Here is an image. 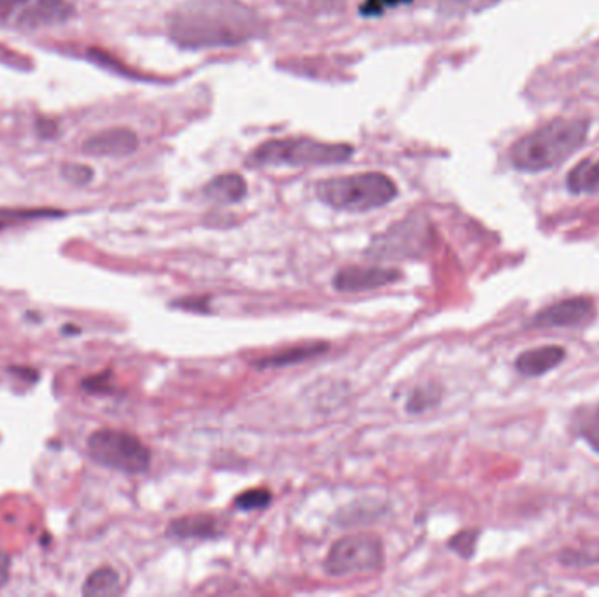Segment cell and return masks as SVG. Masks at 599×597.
I'll list each match as a JSON object with an SVG mask.
<instances>
[{"instance_id": "21", "label": "cell", "mask_w": 599, "mask_h": 597, "mask_svg": "<svg viewBox=\"0 0 599 597\" xmlns=\"http://www.w3.org/2000/svg\"><path fill=\"white\" fill-rule=\"evenodd\" d=\"M438 401H440V391L437 387L428 386L417 389L416 393L410 396L409 403H407V410L412 414H421L428 408L435 407Z\"/></svg>"}, {"instance_id": "12", "label": "cell", "mask_w": 599, "mask_h": 597, "mask_svg": "<svg viewBox=\"0 0 599 597\" xmlns=\"http://www.w3.org/2000/svg\"><path fill=\"white\" fill-rule=\"evenodd\" d=\"M221 533L218 519L204 513L172 520L167 527V536L176 540H214Z\"/></svg>"}, {"instance_id": "1", "label": "cell", "mask_w": 599, "mask_h": 597, "mask_svg": "<svg viewBox=\"0 0 599 597\" xmlns=\"http://www.w3.org/2000/svg\"><path fill=\"white\" fill-rule=\"evenodd\" d=\"M170 39L184 50L240 46L267 34V22L240 0H188L169 18Z\"/></svg>"}, {"instance_id": "14", "label": "cell", "mask_w": 599, "mask_h": 597, "mask_svg": "<svg viewBox=\"0 0 599 597\" xmlns=\"http://www.w3.org/2000/svg\"><path fill=\"white\" fill-rule=\"evenodd\" d=\"M247 184L239 174H223L205 186L204 195L214 204H237L246 197Z\"/></svg>"}, {"instance_id": "11", "label": "cell", "mask_w": 599, "mask_h": 597, "mask_svg": "<svg viewBox=\"0 0 599 597\" xmlns=\"http://www.w3.org/2000/svg\"><path fill=\"white\" fill-rule=\"evenodd\" d=\"M139 148V137L130 128H107L99 134L92 135L83 144L86 155L113 156L121 158L135 153Z\"/></svg>"}, {"instance_id": "13", "label": "cell", "mask_w": 599, "mask_h": 597, "mask_svg": "<svg viewBox=\"0 0 599 597\" xmlns=\"http://www.w3.org/2000/svg\"><path fill=\"white\" fill-rule=\"evenodd\" d=\"M566 358V351L563 347L549 345V347H538L531 351L522 352L521 356L515 359V368L517 372L524 377H542L550 370H554L563 363Z\"/></svg>"}, {"instance_id": "17", "label": "cell", "mask_w": 599, "mask_h": 597, "mask_svg": "<svg viewBox=\"0 0 599 597\" xmlns=\"http://www.w3.org/2000/svg\"><path fill=\"white\" fill-rule=\"evenodd\" d=\"M120 592V573L109 566L95 569L83 585V594L88 597L118 596Z\"/></svg>"}, {"instance_id": "5", "label": "cell", "mask_w": 599, "mask_h": 597, "mask_svg": "<svg viewBox=\"0 0 599 597\" xmlns=\"http://www.w3.org/2000/svg\"><path fill=\"white\" fill-rule=\"evenodd\" d=\"M88 452L95 463L127 475H141L151 466V450L127 431L99 429L88 438Z\"/></svg>"}, {"instance_id": "10", "label": "cell", "mask_w": 599, "mask_h": 597, "mask_svg": "<svg viewBox=\"0 0 599 597\" xmlns=\"http://www.w3.org/2000/svg\"><path fill=\"white\" fill-rule=\"evenodd\" d=\"M402 279V272L388 267L342 268L333 279V286L342 293H361L370 289L384 288Z\"/></svg>"}, {"instance_id": "18", "label": "cell", "mask_w": 599, "mask_h": 597, "mask_svg": "<svg viewBox=\"0 0 599 597\" xmlns=\"http://www.w3.org/2000/svg\"><path fill=\"white\" fill-rule=\"evenodd\" d=\"M577 433L584 438L587 445L596 454H599V405L585 408L584 412L577 415Z\"/></svg>"}, {"instance_id": "24", "label": "cell", "mask_w": 599, "mask_h": 597, "mask_svg": "<svg viewBox=\"0 0 599 597\" xmlns=\"http://www.w3.org/2000/svg\"><path fill=\"white\" fill-rule=\"evenodd\" d=\"M81 387L93 394H111L114 391V387L111 386V372L102 373V375H95V377H88V379L81 382Z\"/></svg>"}, {"instance_id": "16", "label": "cell", "mask_w": 599, "mask_h": 597, "mask_svg": "<svg viewBox=\"0 0 599 597\" xmlns=\"http://www.w3.org/2000/svg\"><path fill=\"white\" fill-rule=\"evenodd\" d=\"M566 186L575 195H599V158L578 163L566 177Z\"/></svg>"}, {"instance_id": "2", "label": "cell", "mask_w": 599, "mask_h": 597, "mask_svg": "<svg viewBox=\"0 0 599 597\" xmlns=\"http://www.w3.org/2000/svg\"><path fill=\"white\" fill-rule=\"evenodd\" d=\"M591 123L585 118H557L524 135L510 149V162L521 172H543L566 162L584 146Z\"/></svg>"}, {"instance_id": "15", "label": "cell", "mask_w": 599, "mask_h": 597, "mask_svg": "<svg viewBox=\"0 0 599 597\" xmlns=\"http://www.w3.org/2000/svg\"><path fill=\"white\" fill-rule=\"evenodd\" d=\"M328 351L326 344H309L300 345V347H289L284 351L275 352L272 356L258 359L253 365L258 370H267V368H282V366L296 365V363H304L307 359L318 358L321 354Z\"/></svg>"}, {"instance_id": "9", "label": "cell", "mask_w": 599, "mask_h": 597, "mask_svg": "<svg viewBox=\"0 0 599 597\" xmlns=\"http://www.w3.org/2000/svg\"><path fill=\"white\" fill-rule=\"evenodd\" d=\"M594 316L596 305L591 298L577 296L540 310L533 319V328H578L592 321Z\"/></svg>"}, {"instance_id": "26", "label": "cell", "mask_w": 599, "mask_h": 597, "mask_svg": "<svg viewBox=\"0 0 599 597\" xmlns=\"http://www.w3.org/2000/svg\"><path fill=\"white\" fill-rule=\"evenodd\" d=\"M9 568H11V559L6 552L0 550V589L8 583L9 575H11Z\"/></svg>"}, {"instance_id": "6", "label": "cell", "mask_w": 599, "mask_h": 597, "mask_svg": "<svg viewBox=\"0 0 599 597\" xmlns=\"http://www.w3.org/2000/svg\"><path fill=\"white\" fill-rule=\"evenodd\" d=\"M431 244V226L423 214H410L400 223L377 235L368 246L367 256L375 260L421 258Z\"/></svg>"}, {"instance_id": "19", "label": "cell", "mask_w": 599, "mask_h": 597, "mask_svg": "<svg viewBox=\"0 0 599 597\" xmlns=\"http://www.w3.org/2000/svg\"><path fill=\"white\" fill-rule=\"evenodd\" d=\"M272 503V494L268 489H249L235 498V506L242 512H256L265 510Z\"/></svg>"}, {"instance_id": "4", "label": "cell", "mask_w": 599, "mask_h": 597, "mask_svg": "<svg viewBox=\"0 0 599 597\" xmlns=\"http://www.w3.org/2000/svg\"><path fill=\"white\" fill-rule=\"evenodd\" d=\"M353 156L349 144L314 141L307 137L267 141L254 149L247 158L253 167H312V165H339Z\"/></svg>"}, {"instance_id": "7", "label": "cell", "mask_w": 599, "mask_h": 597, "mask_svg": "<svg viewBox=\"0 0 599 597\" xmlns=\"http://www.w3.org/2000/svg\"><path fill=\"white\" fill-rule=\"evenodd\" d=\"M384 564V545L374 533L349 534L333 543L326 555L328 575L347 576L365 571H377Z\"/></svg>"}, {"instance_id": "22", "label": "cell", "mask_w": 599, "mask_h": 597, "mask_svg": "<svg viewBox=\"0 0 599 597\" xmlns=\"http://www.w3.org/2000/svg\"><path fill=\"white\" fill-rule=\"evenodd\" d=\"M62 176L69 183L83 186V184H88L92 181L93 170L90 167H86V165H81V163H65L64 167H62Z\"/></svg>"}, {"instance_id": "20", "label": "cell", "mask_w": 599, "mask_h": 597, "mask_svg": "<svg viewBox=\"0 0 599 597\" xmlns=\"http://www.w3.org/2000/svg\"><path fill=\"white\" fill-rule=\"evenodd\" d=\"M479 536V529H465V531H461L456 536H452L451 540H449V548L454 550L459 557H463V559H472L473 554H475V548H477Z\"/></svg>"}, {"instance_id": "23", "label": "cell", "mask_w": 599, "mask_h": 597, "mask_svg": "<svg viewBox=\"0 0 599 597\" xmlns=\"http://www.w3.org/2000/svg\"><path fill=\"white\" fill-rule=\"evenodd\" d=\"M412 0H365L360 8V13L363 16H379L388 11V9L402 6V4H410Z\"/></svg>"}, {"instance_id": "27", "label": "cell", "mask_w": 599, "mask_h": 597, "mask_svg": "<svg viewBox=\"0 0 599 597\" xmlns=\"http://www.w3.org/2000/svg\"><path fill=\"white\" fill-rule=\"evenodd\" d=\"M9 372L15 373L16 377H22L23 380H29V382H36L39 379V373L36 370H30V368L15 366V368H9Z\"/></svg>"}, {"instance_id": "3", "label": "cell", "mask_w": 599, "mask_h": 597, "mask_svg": "<svg viewBox=\"0 0 599 597\" xmlns=\"http://www.w3.org/2000/svg\"><path fill=\"white\" fill-rule=\"evenodd\" d=\"M396 195L395 181L381 172L332 177L318 184L319 200L337 211H374L393 202Z\"/></svg>"}, {"instance_id": "8", "label": "cell", "mask_w": 599, "mask_h": 597, "mask_svg": "<svg viewBox=\"0 0 599 597\" xmlns=\"http://www.w3.org/2000/svg\"><path fill=\"white\" fill-rule=\"evenodd\" d=\"M71 15L67 0H0V23L15 29L51 27L67 22Z\"/></svg>"}, {"instance_id": "28", "label": "cell", "mask_w": 599, "mask_h": 597, "mask_svg": "<svg viewBox=\"0 0 599 597\" xmlns=\"http://www.w3.org/2000/svg\"><path fill=\"white\" fill-rule=\"evenodd\" d=\"M4 226H6V225H4V223H0V230H2V228H4Z\"/></svg>"}, {"instance_id": "25", "label": "cell", "mask_w": 599, "mask_h": 597, "mask_svg": "<svg viewBox=\"0 0 599 597\" xmlns=\"http://www.w3.org/2000/svg\"><path fill=\"white\" fill-rule=\"evenodd\" d=\"M209 300L207 298H183V300H176L172 302V307L184 310H197V312H209Z\"/></svg>"}]
</instances>
